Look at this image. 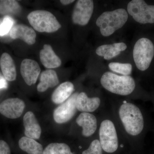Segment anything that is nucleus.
Wrapping results in <instances>:
<instances>
[{
  "instance_id": "obj_3",
  "label": "nucleus",
  "mask_w": 154,
  "mask_h": 154,
  "mask_svg": "<svg viewBox=\"0 0 154 154\" xmlns=\"http://www.w3.org/2000/svg\"><path fill=\"white\" fill-rule=\"evenodd\" d=\"M100 82L107 91L121 96L131 94L135 88V83L132 77L119 75L110 72L102 75Z\"/></svg>"
},
{
  "instance_id": "obj_26",
  "label": "nucleus",
  "mask_w": 154,
  "mask_h": 154,
  "mask_svg": "<svg viewBox=\"0 0 154 154\" xmlns=\"http://www.w3.org/2000/svg\"><path fill=\"white\" fill-rule=\"evenodd\" d=\"M13 24V22L9 18L4 19V22L0 25V35H5L10 31Z\"/></svg>"
},
{
  "instance_id": "obj_19",
  "label": "nucleus",
  "mask_w": 154,
  "mask_h": 154,
  "mask_svg": "<svg viewBox=\"0 0 154 154\" xmlns=\"http://www.w3.org/2000/svg\"><path fill=\"white\" fill-rule=\"evenodd\" d=\"M0 66L3 75L7 81L13 82L16 79L17 69L14 60L8 53H4L0 58Z\"/></svg>"
},
{
  "instance_id": "obj_9",
  "label": "nucleus",
  "mask_w": 154,
  "mask_h": 154,
  "mask_svg": "<svg viewBox=\"0 0 154 154\" xmlns=\"http://www.w3.org/2000/svg\"><path fill=\"white\" fill-rule=\"evenodd\" d=\"M94 10V2L91 0L77 1L72 14V21L75 24L85 26L90 21Z\"/></svg>"
},
{
  "instance_id": "obj_2",
  "label": "nucleus",
  "mask_w": 154,
  "mask_h": 154,
  "mask_svg": "<svg viewBox=\"0 0 154 154\" xmlns=\"http://www.w3.org/2000/svg\"><path fill=\"white\" fill-rule=\"evenodd\" d=\"M128 17L125 9H116L102 13L96 20V24L102 36H110L124 26Z\"/></svg>"
},
{
  "instance_id": "obj_14",
  "label": "nucleus",
  "mask_w": 154,
  "mask_h": 154,
  "mask_svg": "<svg viewBox=\"0 0 154 154\" xmlns=\"http://www.w3.org/2000/svg\"><path fill=\"white\" fill-rule=\"evenodd\" d=\"M40 61L43 66L48 69L60 66L62 62L50 45L45 44L39 53Z\"/></svg>"
},
{
  "instance_id": "obj_8",
  "label": "nucleus",
  "mask_w": 154,
  "mask_h": 154,
  "mask_svg": "<svg viewBox=\"0 0 154 154\" xmlns=\"http://www.w3.org/2000/svg\"><path fill=\"white\" fill-rule=\"evenodd\" d=\"M79 94L75 93L72 94L68 99L60 104L54 110L53 117L56 123H66L73 117L77 112L76 100Z\"/></svg>"
},
{
  "instance_id": "obj_4",
  "label": "nucleus",
  "mask_w": 154,
  "mask_h": 154,
  "mask_svg": "<svg viewBox=\"0 0 154 154\" xmlns=\"http://www.w3.org/2000/svg\"><path fill=\"white\" fill-rule=\"evenodd\" d=\"M27 18L34 30L40 33H53L61 27L55 16L49 11H32L28 14Z\"/></svg>"
},
{
  "instance_id": "obj_23",
  "label": "nucleus",
  "mask_w": 154,
  "mask_h": 154,
  "mask_svg": "<svg viewBox=\"0 0 154 154\" xmlns=\"http://www.w3.org/2000/svg\"><path fill=\"white\" fill-rule=\"evenodd\" d=\"M42 154H73L69 146L64 143L49 144L43 150Z\"/></svg>"
},
{
  "instance_id": "obj_25",
  "label": "nucleus",
  "mask_w": 154,
  "mask_h": 154,
  "mask_svg": "<svg viewBox=\"0 0 154 154\" xmlns=\"http://www.w3.org/2000/svg\"><path fill=\"white\" fill-rule=\"evenodd\" d=\"M82 154H102V149L100 141L95 140L91 143L89 148Z\"/></svg>"
},
{
  "instance_id": "obj_18",
  "label": "nucleus",
  "mask_w": 154,
  "mask_h": 154,
  "mask_svg": "<svg viewBox=\"0 0 154 154\" xmlns=\"http://www.w3.org/2000/svg\"><path fill=\"white\" fill-rule=\"evenodd\" d=\"M127 46L123 42L114 43L113 44L104 45L97 48L96 52L99 56L103 57L106 60H109L120 54Z\"/></svg>"
},
{
  "instance_id": "obj_15",
  "label": "nucleus",
  "mask_w": 154,
  "mask_h": 154,
  "mask_svg": "<svg viewBox=\"0 0 154 154\" xmlns=\"http://www.w3.org/2000/svg\"><path fill=\"white\" fill-rule=\"evenodd\" d=\"M100 99L98 97L89 98L86 93L82 92L77 96L76 107L79 111L90 113L97 110L100 106Z\"/></svg>"
},
{
  "instance_id": "obj_13",
  "label": "nucleus",
  "mask_w": 154,
  "mask_h": 154,
  "mask_svg": "<svg viewBox=\"0 0 154 154\" xmlns=\"http://www.w3.org/2000/svg\"><path fill=\"white\" fill-rule=\"evenodd\" d=\"M23 124L26 137L34 140L39 139L42 132L41 127L33 112L28 111L25 113L23 117Z\"/></svg>"
},
{
  "instance_id": "obj_27",
  "label": "nucleus",
  "mask_w": 154,
  "mask_h": 154,
  "mask_svg": "<svg viewBox=\"0 0 154 154\" xmlns=\"http://www.w3.org/2000/svg\"><path fill=\"white\" fill-rule=\"evenodd\" d=\"M0 154H11V150L6 142L0 140Z\"/></svg>"
},
{
  "instance_id": "obj_22",
  "label": "nucleus",
  "mask_w": 154,
  "mask_h": 154,
  "mask_svg": "<svg viewBox=\"0 0 154 154\" xmlns=\"http://www.w3.org/2000/svg\"><path fill=\"white\" fill-rule=\"evenodd\" d=\"M21 7L19 3L14 0L0 1V14L3 16L16 15L20 12Z\"/></svg>"
},
{
  "instance_id": "obj_7",
  "label": "nucleus",
  "mask_w": 154,
  "mask_h": 154,
  "mask_svg": "<svg viewBox=\"0 0 154 154\" xmlns=\"http://www.w3.org/2000/svg\"><path fill=\"white\" fill-rule=\"evenodd\" d=\"M100 143L102 149L107 153H113L118 147V139L115 127L112 121H102L99 131Z\"/></svg>"
},
{
  "instance_id": "obj_6",
  "label": "nucleus",
  "mask_w": 154,
  "mask_h": 154,
  "mask_svg": "<svg viewBox=\"0 0 154 154\" xmlns=\"http://www.w3.org/2000/svg\"><path fill=\"white\" fill-rule=\"evenodd\" d=\"M128 14L141 24L154 23V5H149L143 0H133L127 6Z\"/></svg>"
},
{
  "instance_id": "obj_24",
  "label": "nucleus",
  "mask_w": 154,
  "mask_h": 154,
  "mask_svg": "<svg viewBox=\"0 0 154 154\" xmlns=\"http://www.w3.org/2000/svg\"><path fill=\"white\" fill-rule=\"evenodd\" d=\"M108 67L112 71L122 75H129L132 70V66L130 63L112 62L109 64Z\"/></svg>"
},
{
  "instance_id": "obj_5",
  "label": "nucleus",
  "mask_w": 154,
  "mask_h": 154,
  "mask_svg": "<svg viewBox=\"0 0 154 154\" xmlns=\"http://www.w3.org/2000/svg\"><path fill=\"white\" fill-rule=\"evenodd\" d=\"M133 58L135 63L140 70L145 71L149 68L154 56V45L147 38L138 40L134 47Z\"/></svg>"
},
{
  "instance_id": "obj_10",
  "label": "nucleus",
  "mask_w": 154,
  "mask_h": 154,
  "mask_svg": "<svg viewBox=\"0 0 154 154\" xmlns=\"http://www.w3.org/2000/svg\"><path fill=\"white\" fill-rule=\"evenodd\" d=\"M25 102L19 98H10L0 103V113L7 118H19L25 109Z\"/></svg>"
},
{
  "instance_id": "obj_21",
  "label": "nucleus",
  "mask_w": 154,
  "mask_h": 154,
  "mask_svg": "<svg viewBox=\"0 0 154 154\" xmlns=\"http://www.w3.org/2000/svg\"><path fill=\"white\" fill-rule=\"evenodd\" d=\"M19 148L28 154H42L43 146L35 140L23 137L19 140Z\"/></svg>"
},
{
  "instance_id": "obj_20",
  "label": "nucleus",
  "mask_w": 154,
  "mask_h": 154,
  "mask_svg": "<svg viewBox=\"0 0 154 154\" xmlns=\"http://www.w3.org/2000/svg\"><path fill=\"white\" fill-rule=\"evenodd\" d=\"M74 90L72 83L69 82L63 83L54 91L51 100L54 104H61L70 97Z\"/></svg>"
},
{
  "instance_id": "obj_1",
  "label": "nucleus",
  "mask_w": 154,
  "mask_h": 154,
  "mask_svg": "<svg viewBox=\"0 0 154 154\" xmlns=\"http://www.w3.org/2000/svg\"><path fill=\"white\" fill-rule=\"evenodd\" d=\"M119 115L128 133L136 136L142 132L144 127L143 117L137 106L125 102L119 108Z\"/></svg>"
},
{
  "instance_id": "obj_16",
  "label": "nucleus",
  "mask_w": 154,
  "mask_h": 154,
  "mask_svg": "<svg viewBox=\"0 0 154 154\" xmlns=\"http://www.w3.org/2000/svg\"><path fill=\"white\" fill-rule=\"evenodd\" d=\"M77 124L82 128V134L85 137L92 135L97 128V120L95 116L89 113L82 112L76 119Z\"/></svg>"
},
{
  "instance_id": "obj_12",
  "label": "nucleus",
  "mask_w": 154,
  "mask_h": 154,
  "mask_svg": "<svg viewBox=\"0 0 154 154\" xmlns=\"http://www.w3.org/2000/svg\"><path fill=\"white\" fill-rule=\"evenodd\" d=\"M10 35L13 39L19 38L29 45H32L36 42V34L35 30L23 24H18L12 27Z\"/></svg>"
},
{
  "instance_id": "obj_17",
  "label": "nucleus",
  "mask_w": 154,
  "mask_h": 154,
  "mask_svg": "<svg viewBox=\"0 0 154 154\" xmlns=\"http://www.w3.org/2000/svg\"><path fill=\"white\" fill-rule=\"evenodd\" d=\"M59 83L56 72L51 69L45 70L41 73L39 76V83L37 86L38 92H45L49 88H53Z\"/></svg>"
},
{
  "instance_id": "obj_28",
  "label": "nucleus",
  "mask_w": 154,
  "mask_h": 154,
  "mask_svg": "<svg viewBox=\"0 0 154 154\" xmlns=\"http://www.w3.org/2000/svg\"><path fill=\"white\" fill-rule=\"evenodd\" d=\"M75 2L74 0H61L60 3L64 5H67Z\"/></svg>"
},
{
  "instance_id": "obj_11",
  "label": "nucleus",
  "mask_w": 154,
  "mask_h": 154,
  "mask_svg": "<svg viewBox=\"0 0 154 154\" xmlns=\"http://www.w3.org/2000/svg\"><path fill=\"white\" fill-rule=\"evenodd\" d=\"M20 72L25 82L30 86L36 84L40 74L41 69L36 61L25 59L21 64Z\"/></svg>"
}]
</instances>
